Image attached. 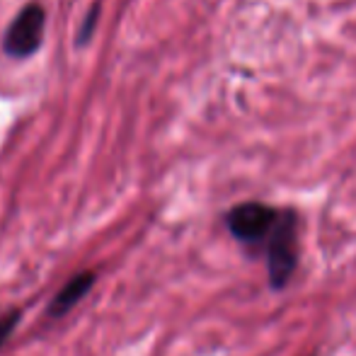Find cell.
Segmentation results:
<instances>
[{
    "label": "cell",
    "mask_w": 356,
    "mask_h": 356,
    "mask_svg": "<svg viewBox=\"0 0 356 356\" xmlns=\"http://www.w3.org/2000/svg\"><path fill=\"white\" fill-rule=\"evenodd\" d=\"M44 19H47L44 8L37 3L19 10L3 37V51L10 58H27L37 54L44 39V24H47Z\"/></svg>",
    "instance_id": "3957f363"
},
{
    "label": "cell",
    "mask_w": 356,
    "mask_h": 356,
    "mask_svg": "<svg viewBox=\"0 0 356 356\" xmlns=\"http://www.w3.org/2000/svg\"><path fill=\"white\" fill-rule=\"evenodd\" d=\"M300 218L293 209H282L279 218L264 243L262 252L267 254V274L272 289H284L291 282L296 267H298L300 248H298Z\"/></svg>",
    "instance_id": "6da1fadb"
},
{
    "label": "cell",
    "mask_w": 356,
    "mask_h": 356,
    "mask_svg": "<svg viewBox=\"0 0 356 356\" xmlns=\"http://www.w3.org/2000/svg\"><path fill=\"white\" fill-rule=\"evenodd\" d=\"M97 284V272L95 269H83V272L73 274L61 289L54 293V298L49 300L47 305V318L49 320H58V318H66L68 313L80 305L85 300V296L95 289Z\"/></svg>",
    "instance_id": "277c9868"
},
{
    "label": "cell",
    "mask_w": 356,
    "mask_h": 356,
    "mask_svg": "<svg viewBox=\"0 0 356 356\" xmlns=\"http://www.w3.org/2000/svg\"><path fill=\"white\" fill-rule=\"evenodd\" d=\"M19 323H22V310L19 308H10L0 315V349H3L5 342L15 334V330H17Z\"/></svg>",
    "instance_id": "5b68a950"
},
{
    "label": "cell",
    "mask_w": 356,
    "mask_h": 356,
    "mask_svg": "<svg viewBox=\"0 0 356 356\" xmlns=\"http://www.w3.org/2000/svg\"><path fill=\"white\" fill-rule=\"evenodd\" d=\"M282 209L262 202H243L225 213V228L245 248H264Z\"/></svg>",
    "instance_id": "7a4b0ae2"
}]
</instances>
